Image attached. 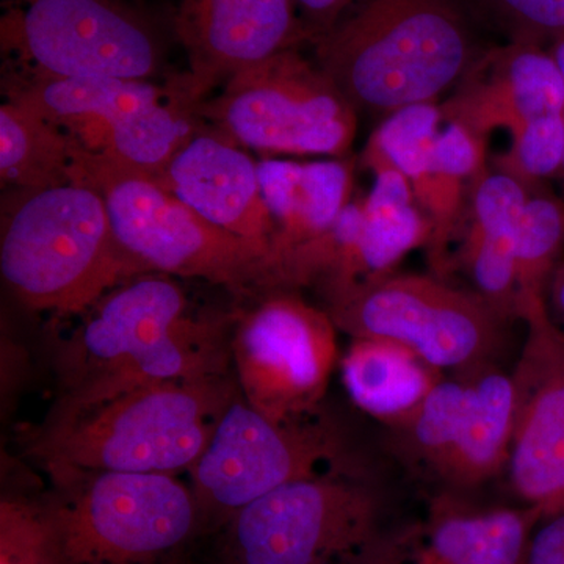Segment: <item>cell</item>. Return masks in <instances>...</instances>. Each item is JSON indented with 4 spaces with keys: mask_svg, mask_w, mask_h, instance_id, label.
<instances>
[{
    "mask_svg": "<svg viewBox=\"0 0 564 564\" xmlns=\"http://www.w3.org/2000/svg\"><path fill=\"white\" fill-rule=\"evenodd\" d=\"M231 326L195 318L181 285L144 274L111 289L63 340L62 406H88L165 381L232 373Z\"/></svg>",
    "mask_w": 564,
    "mask_h": 564,
    "instance_id": "6da1fadb",
    "label": "cell"
},
{
    "mask_svg": "<svg viewBox=\"0 0 564 564\" xmlns=\"http://www.w3.org/2000/svg\"><path fill=\"white\" fill-rule=\"evenodd\" d=\"M473 0H356L321 39L315 63L373 117L436 99L486 51Z\"/></svg>",
    "mask_w": 564,
    "mask_h": 564,
    "instance_id": "7a4b0ae2",
    "label": "cell"
},
{
    "mask_svg": "<svg viewBox=\"0 0 564 564\" xmlns=\"http://www.w3.org/2000/svg\"><path fill=\"white\" fill-rule=\"evenodd\" d=\"M237 392L232 372L143 386L88 406L58 404L32 452L50 473L176 475L202 458Z\"/></svg>",
    "mask_w": 564,
    "mask_h": 564,
    "instance_id": "3957f363",
    "label": "cell"
},
{
    "mask_svg": "<svg viewBox=\"0 0 564 564\" xmlns=\"http://www.w3.org/2000/svg\"><path fill=\"white\" fill-rule=\"evenodd\" d=\"M0 272L29 310L57 315L84 314L139 274L115 239L102 196L82 182L3 198Z\"/></svg>",
    "mask_w": 564,
    "mask_h": 564,
    "instance_id": "277c9868",
    "label": "cell"
},
{
    "mask_svg": "<svg viewBox=\"0 0 564 564\" xmlns=\"http://www.w3.org/2000/svg\"><path fill=\"white\" fill-rule=\"evenodd\" d=\"M73 182L102 196L115 239L137 273L199 278L240 295L276 289L272 252L212 225L150 174L76 140Z\"/></svg>",
    "mask_w": 564,
    "mask_h": 564,
    "instance_id": "5b68a950",
    "label": "cell"
},
{
    "mask_svg": "<svg viewBox=\"0 0 564 564\" xmlns=\"http://www.w3.org/2000/svg\"><path fill=\"white\" fill-rule=\"evenodd\" d=\"M65 564H159L206 532L193 489L169 474L51 473Z\"/></svg>",
    "mask_w": 564,
    "mask_h": 564,
    "instance_id": "8992f818",
    "label": "cell"
},
{
    "mask_svg": "<svg viewBox=\"0 0 564 564\" xmlns=\"http://www.w3.org/2000/svg\"><path fill=\"white\" fill-rule=\"evenodd\" d=\"M513 408L510 373L497 364L445 375L406 421L383 429L384 454L432 497L464 499L505 475Z\"/></svg>",
    "mask_w": 564,
    "mask_h": 564,
    "instance_id": "52a82bcc",
    "label": "cell"
},
{
    "mask_svg": "<svg viewBox=\"0 0 564 564\" xmlns=\"http://www.w3.org/2000/svg\"><path fill=\"white\" fill-rule=\"evenodd\" d=\"M384 488L359 462L281 486L223 525L234 564H337L383 532Z\"/></svg>",
    "mask_w": 564,
    "mask_h": 564,
    "instance_id": "ba28073f",
    "label": "cell"
},
{
    "mask_svg": "<svg viewBox=\"0 0 564 564\" xmlns=\"http://www.w3.org/2000/svg\"><path fill=\"white\" fill-rule=\"evenodd\" d=\"M195 109L218 135L265 152L343 158L358 131V110L299 47L240 70Z\"/></svg>",
    "mask_w": 564,
    "mask_h": 564,
    "instance_id": "9c48e42d",
    "label": "cell"
},
{
    "mask_svg": "<svg viewBox=\"0 0 564 564\" xmlns=\"http://www.w3.org/2000/svg\"><path fill=\"white\" fill-rule=\"evenodd\" d=\"M323 414L276 422L237 392L209 445L188 473L207 530L265 494L359 462Z\"/></svg>",
    "mask_w": 564,
    "mask_h": 564,
    "instance_id": "30bf717a",
    "label": "cell"
},
{
    "mask_svg": "<svg viewBox=\"0 0 564 564\" xmlns=\"http://www.w3.org/2000/svg\"><path fill=\"white\" fill-rule=\"evenodd\" d=\"M323 310L351 339L392 340L444 373L497 364L507 328L477 293L433 274L393 272Z\"/></svg>",
    "mask_w": 564,
    "mask_h": 564,
    "instance_id": "8fae6325",
    "label": "cell"
},
{
    "mask_svg": "<svg viewBox=\"0 0 564 564\" xmlns=\"http://www.w3.org/2000/svg\"><path fill=\"white\" fill-rule=\"evenodd\" d=\"M2 50L39 76L150 80L163 66L154 24L122 0H10Z\"/></svg>",
    "mask_w": 564,
    "mask_h": 564,
    "instance_id": "7c38bea8",
    "label": "cell"
},
{
    "mask_svg": "<svg viewBox=\"0 0 564 564\" xmlns=\"http://www.w3.org/2000/svg\"><path fill=\"white\" fill-rule=\"evenodd\" d=\"M337 326L296 291L259 293L231 326L232 372L256 411L276 422L322 414L340 355Z\"/></svg>",
    "mask_w": 564,
    "mask_h": 564,
    "instance_id": "4fadbf2b",
    "label": "cell"
},
{
    "mask_svg": "<svg viewBox=\"0 0 564 564\" xmlns=\"http://www.w3.org/2000/svg\"><path fill=\"white\" fill-rule=\"evenodd\" d=\"M9 99L68 129L85 150L158 180L195 135L185 107L162 101L150 80L18 77Z\"/></svg>",
    "mask_w": 564,
    "mask_h": 564,
    "instance_id": "5bb4252c",
    "label": "cell"
},
{
    "mask_svg": "<svg viewBox=\"0 0 564 564\" xmlns=\"http://www.w3.org/2000/svg\"><path fill=\"white\" fill-rule=\"evenodd\" d=\"M525 340L514 369L513 432L505 477L543 519L564 513V332L543 293H522Z\"/></svg>",
    "mask_w": 564,
    "mask_h": 564,
    "instance_id": "9a60e30c",
    "label": "cell"
},
{
    "mask_svg": "<svg viewBox=\"0 0 564 564\" xmlns=\"http://www.w3.org/2000/svg\"><path fill=\"white\" fill-rule=\"evenodd\" d=\"M174 32L191 68L182 79L185 107L240 70L310 43L293 0H180Z\"/></svg>",
    "mask_w": 564,
    "mask_h": 564,
    "instance_id": "2e32d148",
    "label": "cell"
},
{
    "mask_svg": "<svg viewBox=\"0 0 564 564\" xmlns=\"http://www.w3.org/2000/svg\"><path fill=\"white\" fill-rule=\"evenodd\" d=\"M540 511L473 508L458 497H432L422 521L381 532L356 564H522Z\"/></svg>",
    "mask_w": 564,
    "mask_h": 564,
    "instance_id": "e0dca14e",
    "label": "cell"
},
{
    "mask_svg": "<svg viewBox=\"0 0 564 564\" xmlns=\"http://www.w3.org/2000/svg\"><path fill=\"white\" fill-rule=\"evenodd\" d=\"M444 121L486 139L496 129L513 133L529 122L564 115V80L551 50L513 40L486 50L441 106Z\"/></svg>",
    "mask_w": 564,
    "mask_h": 564,
    "instance_id": "ac0fdd59",
    "label": "cell"
},
{
    "mask_svg": "<svg viewBox=\"0 0 564 564\" xmlns=\"http://www.w3.org/2000/svg\"><path fill=\"white\" fill-rule=\"evenodd\" d=\"M158 182L212 225L272 252L276 262V225L263 202L258 163L237 144L218 133H195Z\"/></svg>",
    "mask_w": 564,
    "mask_h": 564,
    "instance_id": "d6986e66",
    "label": "cell"
},
{
    "mask_svg": "<svg viewBox=\"0 0 564 564\" xmlns=\"http://www.w3.org/2000/svg\"><path fill=\"white\" fill-rule=\"evenodd\" d=\"M529 188L508 174L486 170L470 185L459 265L497 317L510 325L519 321L516 272V232L530 196Z\"/></svg>",
    "mask_w": 564,
    "mask_h": 564,
    "instance_id": "ffe728a7",
    "label": "cell"
},
{
    "mask_svg": "<svg viewBox=\"0 0 564 564\" xmlns=\"http://www.w3.org/2000/svg\"><path fill=\"white\" fill-rule=\"evenodd\" d=\"M263 202L276 225V289L289 259L328 231L352 192V163L326 161L258 163Z\"/></svg>",
    "mask_w": 564,
    "mask_h": 564,
    "instance_id": "44dd1931",
    "label": "cell"
},
{
    "mask_svg": "<svg viewBox=\"0 0 564 564\" xmlns=\"http://www.w3.org/2000/svg\"><path fill=\"white\" fill-rule=\"evenodd\" d=\"M339 367L352 404L383 429L406 421L447 375L410 348L373 337L351 339Z\"/></svg>",
    "mask_w": 564,
    "mask_h": 564,
    "instance_id": "7402d4cb",
    "label": "cell"
},
{
    "mask_svg": "<svg viewBox=\"0 0 564 564\" xmlns=\"http://www.w3.org/2000/svg\"><path fill=\"white\" fill-rule=\"evenodd\" d=\"M372 172V192L362 199L364 285L395 272L404 256L426 247L432 236V225L415 202L410 181L392 166H377Z\"/></svg>",
    "mask_w": 564,
    "mask_h": 564,
    "instance_id": "603a6c76",
    "label": "cell"
},
{
    "mask_svg": "<svg viewBox=\"0 0 564 564\" xmlns=\"http://www.w3.org/2000/svg\"><path fill=\"white\" fill-rule=\"evenodd\" d=\"M76 140L25 104L0 107V180L11 191H43L73 182Z\"/></svg>",
    "mask_w": 564,
    "mask_h": 564,
    "instance_id": "cb8c5ba5",
    "label": "cell"
},
{
    "mask_svg": "<svg viewBox=\"0 0 564 564\" xmlns=\"http://www.w3.org/2000/svg\"><path fill=\"white\" fill-rule=\"evenodd\" d=\"M443 121V109L436 102L415 104L389 115L369 139L362 154L364 165L369 170H399L415 195L429 176L433 144Z\"/></svg>",
    "mask_w": 564,
    "mask_h": 564,
    "instance_id": "d4e9b609",
    "label": "cell"
},
{
    "mask_svg": "<svg viewBox=\"0 0 564 564\" xmlns=\"http://www.w3.org/2000/svg\"><path fill=\"white\" fill-rule=\"evenodd\" d=\"M563 252L564 202L551 193H530L516 232L519 293L545 295Z\"/></svg>",
    "mask_w": 564,
    "mask_h": 564,
    "instance_id": "484cf974",
    "label": "cell"
},
{
    "mask_svg": "<svg viewBox=\"0 0 564 564\" xmlns=\"http://www.w3.org/2000/svg\"><path fill=\"white\" fill-rule=\"evenodd\" d=\"M0 564H65L50 503L24 496L2 497Z\"/></svg>",
    "mask_w": 564,
    "mask_h": 564,
    "instance_id": "4316f807",
    "label": "cell"
},
{
    "mask_svg": "<svg viewBox=\"0 0 564 564\" xmlns=\"http://www.w3.org/2000/svg\"><path fill=\"white\" fill-rule=\"evenodd\" d=\"M564 165V115L541 118L511 133L507 152L494 161L496 172L508 174L533 193L534 185L560 176Z\"/></svg>",
    "mask_w": 564,
    "mask_h": 564,
    "instance_id": "83f0119b",
    "label": "cell"
},
{
    "mask_svg": "<svg viewBox=\"0 0 564 564\" xmlns=\"http://www.w3.org/2000/svg\"><path fill=\"white\" fill-rule=\"evenodd\" d=\"M477 13H486L510 35L549 44L564 32V0H473Z\"/></svg>",
    "mask_w": 564,
    "mask_h": 564,
    "instance_id": "f1b7e54d",
    "label": "cell"
},
{
    "mask_svg": "<svg viewBox=\"0 0 564 564\" xmlns=\"http://www.w3.org/2000/svg\"><path fill=\"white\" fill-rule=\"evenodd\" d=\"M522 564H564V513L543 519L536 525Z\"/></svg>",
    "mask_w": 564,
    "mask_h": 564,
    "instance_id": "f546056e",
    "label": "cell"
},
{
    "mask_svg": "<svg viewBox=\"0 0 564 564\" xmlns=\"http://www.w3.org/2000/svg\"><path fill=\"white\" fill-rule=\"evenodd\" d=\"M356 0H293L310 43L321 39Z\"/></svg>",
    "mask_w": 564,
    "mask_h": 564,
    "instance_id": "4dcf8cb0",
    "label": "cell"
},
{
    "mask_svg": "<svg viewBox=\"0 0 564 564\" xmlns=\"http://www.w3.org/2000/svg\"><path fill=\"white\" fill-rule=\"evenodd\" d=\"M545 302H547L552 317L564 332V261L560 263L558 269L549 281Z\"/></svg>",
    "mask_w": 564,
    "mask_h": 564,
    "instance_id": "1f68e13d",
    "label": "cell"
},
{
    "mask_svg": "<svg viewBox=\"0 0 564 564\" xmlns=\"http://www.w3.org/2000/svg\"><path fill=\"white\" fill-rule=\"evenodd\" d=\"M549 50H551L552 55H554L556 65H558L560 70H562V76L564 80V32L562 35L556 36L554 41H552L551 44H549ZM560 180L563 181L564 185V165H563V172L560 174Z\"/></svg>",
    "mask_w": 564,
    "mask_h": 564,
    "instance_id": "d6a6232c",
    "label": "cell"
},
{
    "mask_svg": "<svg viewBox=\"0 0 564 564\" xmlns=\"http://www.w3.org/2000/svg\"><path fill=\"white\" fill-rule=\"evenodd\" d=\"M159 564H188L185 562L184 558H182V555L174 556V558L166 560V562L159 563Z\"/></svg>",
    "mask_w": 564,
    "mask_h": 564,
    "instance_id": "836d02e7",
    "label": "cell"
},
{
    "mask_svg": "<svg viewBox=\"0 0 564 564\" xmlns=\"http://www.w3.org/2000/svg\"><path fill=\"white\" fill-rule=\"evenodd\" d=\"M337 564H356L355 560H347V562L337 563Z\"/></svg>",
    "mask_w": 564,
    "mask_h": 564,
    "instance_id": "e575fe53",
    "label": "cell"
},
{
    "mask_svg": "<svg viewBox=\"0 0 564 564\" xmlns=\"http://www.w3.org/2000/svg\"><path fill=\"white\" fill-rule=\"evenodd\" d=\"M231 564H234V563H231Z\"/></svg>",
    "mask_w": 564,
    "mask_h": 564,
    "instance_id": "d590c367",
    "label": "cell"
}]
</instances>
